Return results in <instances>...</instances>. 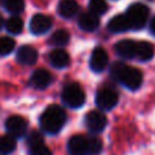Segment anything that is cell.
I'll return each instance as SVG.
<instances>
[{
  "label": "cell",
  "mask_w": 155,
  "mask_h": 155,
  "mask_svg": "<svg viewBox=\"0 0 155 155\" xmlns=\"http://www.w3.org/2000/svg\"><path fill=\"white\" fill-rule=\"evenodd\" d=\"M110 75L113 76V79H115L131 91L138 90L143 82V74L139 69L126 65L121 62H115L111 65Z\"/></svg>",
  "instance_id": "1"
},
{
  "label": "cell",
  "mask_w": 155,
  "mask_h": 155,
  "mask_svg": "<svg viewBox=\"0 0 155 155\" xmlns=\"http://www.w3.org/2000/svg\"><path fill=\"white\" fill-rule=\"evenodd\" d=\"M102 140L93 136H73L68 142L70 155H97L102 150Z\"/></svg>",
  "instance_id": "2"
},
{
  "label": "cell",
  "mask_w": 155,
  "mask_h": 155,
  "mask_svg": "<svg viewBox=\"0 0 155 155\" xmlns=\"http://www.w3.org/2000/svg\"><path fill=\"white\" fill-rule=\"evenodd\" d=\"M65 120H67V116L64 110L61 107L52 104L44 110L39 122L44 132L48 134H56L62 130V127L65 124Z\"/></svg>",
  "instance_id": "3"
},
{
  "label": "cell",
  "mask_w": 155,
  "mask_h": 155,
  "mask_svg": "<svg viewBox=\"0 0 155 155\" xmlns=\"http://www.w3.org/2000/svg\"><path fill=\"white\" fill-rule=\"evenodd\" d=\"M62 101L69 108H80L85 103V92L79 84H68L63 88Z\"/></svg>",
  "instance_id": "4"
},
{
  "label": "cell",
  "mask_w": 155,
  "mask_h": 155,
  "mask_svg": "<svg viewBox=\"0 0 155 155\" xmlns=\"http://www.w3.org/2000/svg\"><path fill=\"white\" fill-rule=\"evenodd\" d=\"M126 16L131 23V28L133 30H138L145 25L149 17V8L140 2H136L127 8Z\"/></svg>",
  "instance_id": "5"
},
{
  "label": "cell",
  "mask_w": 155,
  "mask_h": 155,
  "mask_svg": "<svg viewBox=\"0 0 155 155\" xmlns=\"http://www.w3.org/2000/svg\"><path fill=\"white\" fill-rule=\"evenodd\" d=\"M119 102V94L113 88H101L96 94V104L102 110L113 109Z\"/></svg>",
  "instance_id": "6"
},
{
  "label": "cell",
  "mask_w": 155,
  "mask_h": 155,
  "mask_svg": "<svg viewBox=\"0 0 155 155\" xmlns=\"http://www.w3.org/2000/svg\"><path fill=\"white\" fill-rule=\"evenodd\" d=\"M107 116L99 110H91L85 116V125L92 133L102 132L107 126Z\"/></svg>",
  "instance_id": "7"
},
{
  "label": "cell",
  "mask_w": 155,
  "mask_h": 155,
  "mask_svg": "<svg viewBox=\"0 0 155 155\" xmlns=\"http://www.w3.org/2000/svg\"><path fill=\"white\" fill-rule=\"evenodd\" d=\"M5 127L10 136H12L13 138H18V137L24 136V133L27 132L28 122L24 117L19 115H12L6 119Z\"/></svg>",
  "instance_id": "8"
},
{
  "label": "cell",
  "mask_w": 155,
  "mask_h": 155,
  "mask_svg": "<svg viewBox=\"0 0 155 155\" xmlns=\"http://www.w3.org/2000/svg\"><path fill=\"white\" fill-rule=\"evenodd\" d=\"M52 25V21L48 16L42 15V13H38L35 16L31 17L30 23H29V29L33 34L39 35V34H44L46 33Z\"/></svg>",
  "instance_id": "9"
},
{
  "label": "cell",
  "mask_w": 155,
  "mask_h": 155,
  "mask_svg": "<svg viewBox=\"0 0 155 155\" xmlns=\"http://www.w3.org/2000/svg\"><path fill=\"white\" fill-rule=\"evenodd\" d=\"M108 65V53L103 47H96L90 58V67L93 71L101 73Z\"/></svg>",
  "instance_id": "10"
},
{
  "label": "cell",
  "mask_w": 155,
  "mask_h": 155,
  "mask_svg": "<svg viewBox=\"0 0 155 155\" xmlns=\"http://www.w3.org/2000/svg\"><path fill=\"white\" fill-rule=\"evenodd\" d=\"M51 82H52V76L45 69L35 70L30 78V81H29L30 86H33L34 88H38V90H45L46 87L50 86Z\"/></svg>",
  "instance_id": "11"
},
{
  "label": "cell",
  "mask_w": 155,
  "mask_h": 155,
  "mask_svg": "<svg viewBox=\"0 0 155 155\" xmlns=\"http://www.w3.org/2000/svg\"><path fill=\"white\" fill-rule=\"evenodd\" d=\"M136 46H137V42H134L130 39H125V40H121V41L116 42L115 52L121 58L132 59V58L136 57Z\"/></svg>",
  "instance_id": "12"
},
{
  "label": "cell",
  "mask_w": 155,
  "mask_h": 155,
  "mask_svg": "<svg viewBox=\"0 0 155 155\" xmlns=\"http://www.w3.org/2000/svg\"><path fill=\"white\" fill-rule=\"evenodd\" d=\"M108 29L111 31V33H124V31H127L131 28V23L125 15H116L114 16L109 23H108Z\"/></svg>",
  "instance_id": "13"
},
{
  "label": "cell",
  "mask_w": 155,
  "mask_h": 155,
  "mask_svg": "<svg viewBox=\"0 0 155 155\" xmlns=\"http://www.w3.org/2000/svg\"><path fill=\"white\" fill-rule=\"evenodd\" d=\"M16 58L19 63L25 64V65H30V64H34L36 62L38 52L34 47H31L29 45H23L18 48Z\"/></svg>",
  "instance_id": "14"
},
{
  "label": "cell",
  "mask_w": 155,
  "mask_h": 155,
  "mask_svg": "<svg viewBox=\"0 0 155 155\" xmlns=\"http://www.w3.org/2000/svg\"><path fill=\"white\" fill-rule=\"evenodd\" d=\"M48 62L54 67V68H64L69 64L70 62V58H69V54L64 51V50H61V48H54L52 50L50 53H48Z\"/></svg>",
  "instance_id": "15"
},
{
  "label": "cell",
  "mask_w": 155,
  "mask_h": 155,
  "mask_svg": "<svg viewBox=\"0 0 155 155\" xmlns=\"http://www.w3.org/2000/svg\"><path fill=\"white\" fill-rule=\"evenodd\" d=\"M79 27L85 30V31H94L98 27H99V18L98 16L91 13V12H86L82 13L79 17Z\"/></svg>",
  "instance_id": "16"
},
{
  "label": "cell",
  "mask_w": 155,
  "mask_h": 155,
  "mask_svg": "<svg viewBox=\"0 0 155 155\" xmlns=\"http://www.w3.org/2000/svg\"><path fill=\"white\" fill-rule=\"evenodd\" d=\"M154 46L153 44L148 42V41H140L137 42L136 46V57L137 59L142 61V62H147L150 61L154 56Z\"/></svg>",
  "instance_id": "17"
},
{
  "label": "cell",
  "mask_w": 155,
  "mask_h": 155,
  "mask_svg": "<svg viewBox=\"0 0 155 155\" xmlns=\"http://www.w3.org/2000/svg\"><path fill=\"white\" fill-rule=\"evenodd\" d=\"M58 13L64 17V18H70L73 16H75L79 11V5L75 0H62L58 4L57 7Z\"/></svg>",
  "instance_id": "18"
},
{
  "label": "cell",
  "mask_w": 155,
  "mask_h": 155,
  "mask_svg": "<svg viewBox=\"0 0 155 155\" xmlns=\"http://www.w3.org/2000/svg\"><path fill=\"white\" fill-rule=\"evenodd\" d=\"M69 33L65 30V29H58L57 31H54L50 39V42L56 46V47H59V46H64L69 42Z\"/></svg>",
  "instance_id": "19"
},
{
  "label": "cell",
  "mask_w": 155,
  "mask_h": 155,
  "mask_svg": "<svg viewBox=\"0 0 155 155\" xmlns=\"http://www.w3.org/2000/svg\"><path fill=\"white\" fill-rule=\"evenodd\" d=\"M16 149V139L7 134L0 137V154H11Z\"/></svg>",
  "instance_id": "20"
},
{
  "label": "cell",
  "mask_w": 155,
  "mask_h": 155,
  "mask_svg": "<svg viewBox=\"0 0 155 155\" xmlns=\"http://www.w3.org/2000/svg\"><path fill=\"white\" fill-rule=\"evenodd\" d=\"M23 29V21L19 17H10L6 22V30L11 34H19Z\"/></svg>",
  "instance_id": "21"
},
{
  "label": "cell",
  "mask_w": 155,
  "mask_h": 155,
  "mask_svg": "<svg viewBox=\"0 0 155 155\" xmlns=\"http://www.w3.org/2000/svg\"><path fill=\"white\" fill-rule=\"evenodd\" d=\"M88 8H90L91 13H93L96 16H99V15H103V13L107 12L108 4H107L105 0H90Z\"/></svg>",
  "instance_id": "22"
},
{
  "label": "cell",
  "mask_w": 155,
  "mask_h": 155,
  "mask_svg": "<svg viewBox=\"0 0 155 155\" xmlns=\"http://www.w3.org/2000/svg\"><path fill=\"white\" fill-rule=\"evenodd\" d=\"M5 8L10 13H19L24 10V0H5Z\"/></svg>",
  "instance_id": "23"
},
{
  "label": "cell",
  "mask_w": 155,
  "mask_h": 155,
  "mask_svg": "<svg viewBox=\"0 0 155 155\" xmlns=\"http://www.w3.org/2000/svg\"><path fill=\"white\" fill-rule=\"evenodd\" d=\"M15 40L7 36H1L0 38V56H6L11 53L15 48Z\"/></svg>",
  "instance_id": "24"
},
{
  "label": "cell",
  "mask_w": 155,
  "mask_h": 155,
  "mask_svg": "<svg viewBox=\"0 0 155 155\" xmlns=\"http://www.w3.org/2000/svg\"><path fill=\"white\" fill-rule=\"evenodd\" d=\"M41 143H44V137H42V134H41L39 131H31L30 134H29L28 138H27L28 148L34 147V145H38V144H41Z\"/></svg>",
  "instance_id": "25"
},
{
  "label": "cell",
  "mask_w": 155,
  "mask_h": 155,
  "mask_svg": "<svg viewBox=\"0 0 155 155\" xmlns=\"http://www.w3.org/2000/svg\"><path fill=\"white\" fill-rule=\"evenodd\" d=\"M29 153H30V155H52V151L50 150L48 147L45 145V143L30 147L29 148Z\"/></svg>",
  "instance_id": "26"
},
{
  "label": "cell",
  "mask_w": 155,
  "mask_h": 155,
  "mask_svg": "<svg viewBox=\"0 0 155 155\" xmlns=\"http://www.w3.org/2000/svg\"><path fill=\"white\" fill-rule=\"evenodd\" d=\"M149 29H150V33L155 36V17L151 19V22H150V25H149Z\"/></svg>",
  "instance_id": "27"
},
{
  "label": "cell",
  "mask_w": 155,
  "mask_h": 155,
  "mask_svg": "<svg viewBox=\"0 0 155 155\" xmlns=\"http://www.w3.org/2000/svg\"><path fill=\"white\" fill-rule=\"evenodd\" d=\"M2 25H4V19H2V17H1V15H0V29L2 28Z\"/></svg>",
  "instance_id": "28"
},
{
  "label": "cell",
  "mask_w": 155,
  "mask_h": 155,
  "mask_svg": "<svg viewBox=\"0 0 155 155\" xmlns=\"http://www.w3.org/2000/svg\"><path fill=\"white\" fill-rule=\"evenodd\" d=\"M149 1H151V0H149Z\"/></svg>",
  "instance_id": "29"
}]
</instances>
